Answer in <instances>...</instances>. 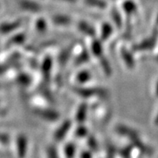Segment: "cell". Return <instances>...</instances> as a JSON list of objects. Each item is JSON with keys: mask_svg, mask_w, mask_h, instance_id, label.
<instances>
[{"mask_svg": "<svg viewBox=\"0 0 158 158\" xmlns=\"http://www.w3.org/2000/svg\"><path fill=\"white\" fill-rule=\"evenodd\" d=\"M122 57H123V60H124L127 64V66L128 67H133L134 66V60L132 59V56L130 55L128 52L127 51H123L122 52Z\"/></svg>", "mask_w": 158, "mask_h": 158, "instance_id": "cell-15", "label": "cell"}, {"mask_svg": "<svg viewBox=\"0 0 158 158\" xmlns=\"http://www.w3.org/2000/svg\"><path fill=\"white\" fill-rule=\"evenodd\" d=\"M155 42H156L155 37L149 38V39H147L145 40H143L141 44H139L138 48H139L142 50H146L147 48H152V47L155 45Z\"/></svg>", "mask_w": 158, "mask_h": 158, "instance_id": "cell-12", "label": "cell"}, {"mask_svg": "<svg viewBox=\"0 0 158 158\" xmlns=\"http://www.w3.org/2000/svg\"><path fill=\"white\" fill-rule=\"evenodd\" d=\"M112 32V27L109 23H105L102 25V30H101V38L102 40H106L110 36Z\"/></svg>", "mask_w": 158, "mask_h": 158, "instance_id": "cell-10", "label": "cell"}, {"mask_svg": "<svg viewBox=\"0 0 158 158\" xmlns=\"http://www.w3.org/2000/svg\"><path fill=\"white\" fill-rule=\"evenodd\" d=\"M71 127V122L68 119V120L63 122L62 124L60 125V127H59L57 130L55 132L54 137L56 139V140L59 141V140H61L64 137V135H66V133L69 131V128Z\"/></svg>", "mask_w": 158, "mask_h": 158, "instance_id": "cell-3", "label": "cell"}, {"mask_svg": "<svg viewBox=\"0 0 158 158\" xmlns=\"http://www.w3.org/2000/svg\"><path fill=\"white\" fill-rule=\"evenodd\" d=\"M90 77H91V76H90L89 72L84 70L80 72L77 75L76 79H77V82H79V83H84V82H87L89 79H90Z\"/></svg>", "mask_w": 158, "mask_h": 158, "instance_id": "cell-11", "label": "cell"}, {"mask_svg": "<svg viewBox=\"0 0 158 158\" xmlns=\"http://www.w3.org/2000/svg\"><path fill=\"white\" fill-rule=\"evenodd\" d=\"M52 22L56 26H69L72 22V19L68 15H56L52 17Z\"/></svg>", "mask_w": 158, "mask_h": 158, "instance_id": "cell-5", "label": "cell"}, {"mask_svg": "<svg viewBox=\"0 0 158 158\" xmlns=\"http://www.w3.org/2000/svg\"><path fill=\"white\" fill-rule=\"evenodd\" d=\"M114 11H113V16L114 17V23H116L117 25L118 26V24L120 25L121 24V19L119 18V15H118V13L117 12L116 10H114Z\"/></svg>", "mask_w": 158, "mask_h": 158, "instance_id": "cell-22", "label": "cell"}, {"mask_svg": "<svg viewBox=\"0 0 158 158\" xmlns=\"http://www.w3.org/2000/svg\"><path fill=\"white\" fill-rule=\"evenodd\" d=\"M102 68L103 69L104 73L107 74V76H110V74L111 73V69H110V64H109L108 61L106 59L102 60Z\"/></svg>", "mask_w": 158, "mask_h": 158, "instance_id": "cell-18", "label": "cell"}, {"mask_svg": "<svg viewBox=\"0 0 158 158\" xmlns=\"http://www.w3.org/2000/svg\"><path fill=\"white\" fill-rule=\"evenodd\" d=\"M60 1H63V2H75L77 0H60Z\"/></svg>", "mask_w": 158, "mask_h": 158, "instance_id": "cell-25", "label": "cell"}, {"mask_svg": "<svg viewBox=\"0 0 158 158\" xmlns=\"http://www.w3.org/2000/svg\"><path fill=\"white\" fill-rule=\"evenodd\" d=\"M18 4L21 9L29 11V12L36 13L41 10L40 5L31 0H19Z\"/></svg>", "mask_w": 158, "mask_h": 158, "instance_id": "cell-1", "label": "cell"}, {"mask_svg": "<svg viewBox=\"0 0 158 158\" xmlns=\"http://www.w3.org/2000/svg\"><path fill=\"white\" fill-rule=\"evenodd\" d=\"M27 139L24 135H19L17 138V152L20 157H23L27 151Z\"/></svg>", "mask_w": 158, "mask_h": 158, "instance_id": "cell-6", "label": "cell"}, {"mask_svg": "<svg viewBox=\"0 0 158 158\" xmlns=\"http://www.w3.org/2000/svg\"><path fill=\"white\" fill-rule=\"evenodd\" d=\"M156 61H157V62H158V56H156Z\"/></svg>", "mask_w": 158, "mask_h": 158, "instance_id": "cell-27", "label": "cell"}, {"mask_svg": "<svg viewBox=\"0 0 158 158\" xmlns=\"http://www.w3.org/2000/svg\"><path fill=\"white\" fill-rule=\"evenodd\" d=\"M155 123H156V124H158V114H156V118H155Z\"/></svg>", "mask_w": 158, "mask_h": 158, "instance_id": "cell-26", "label": "cell"}, {"mask_svg": "<svg viewBox=\"0 0 158 158\" xmlns=\"http://www.w3.org/2000/svg\"><path fill=\"white\" fill-rule=\"evenodd\" d=\"M20 22L19 21H14V22H10V23H2L0 25V32L3 34L10 33L11 31H15L18 27L20 26Z\"/></svg>", "mask_w": 158, "mask_h": 158, "instance_id": "cell-7", "label": "cell"}, {"mask_svg": "<svg viewBox=\"0 0 158 158\" xmlns=\"http://www.w3.org/2000/svg\"><path fill=\"white\" fill-rule=\"evenodd\" d=\"M65 153L68 156V157H71L74 154V145L72 144H69L67 145L66 148H65Z\"/></svg>", "mask_w": 158, "mask_h": 158, "instance_id": "cell-20", "label": "cell"}, {"mask_svg": "<svg viewBox=\"0 0 158 158\" xmlns=\"http://www.w3.org/2000/svg\"><path fill=\"white\" fill-rule=\"evenodd\" d=\"M91 51L93 52V54L95 56H100V55L102 54V48L101 42L100 41H95L92 44L91 46Z\"/></svg>", "mask_w": 158, "mask_h": 158, "instance_id": "cell-13", "label": "cell"}, {"mask_svg": "<svg viewBox=\"0 0 158 158\" xmlns=\"http://www.w3.org/2000/svg\"><path fill=\"white\" fill-rule=\"evenodd\" d=\"M155 94H156V96L158 97V81L156 85V88H155Z\"/></svg>", "mask_w": 158, "mask_h": 158, "instance_id": "cell-24", "label": "cell"}, {"mask_svg": "<svg viewBox=\"0 0 158 158\" xmlns=\"http://www.w3.org/2000/svg\"><path fill=\"white\" fill-rule=\"evenodd\" d=\"M86 115H87V105H85V103L81 104V106H79L76 112V120L78 123H83L86 118Z\"/></svg>", "mask_w": 158, "mask_h": 158, "instance_id": "cell-9", "label": "cell"}, {"mask_svg": "<svg viewBox=\"0 0 158 158\" xmlns=\"http://www.w3.org/2000/svg\"><path fill=\"white\" fill-rule=\"evenodd\" d=\"M77 92L79 94V95L85 97V98H86V97H90L92 95H95V94L104 96L106 95V91L102 89H78Z\"/></svg>", "mask_w": 158, "mask_h": 158, "instance_id": "cell-4", "label": "cell"}, {"mask_svg": "<svg viewBox=\"0 0 158 158\" xmlns=\"http://www.w3.org/2000/svg\"><path fill=\"white\" fill-rule=\"evenodd\" d=\"M48 156H50V158H58L57 157V154H56V151L55 148L50 147L48 149Z\"/></svg>", "mask_w": 158, "mask_h": 158, "instance_id": "cell-21", "label": "cell"}, {"mask_svg": "<svg viewBox=\"0 0 158 158\" xmlns=\"http://www.w3.org/2000/svg\"><path fill=\"white\" fill-rule=\"evenodd\" d=\"M36 24H35V27L36 30L40 32H44L47 29V23H46L45 20L44 19H40L36 21Z\"/></svg>", "mask_w": 158, "mask_h": 158, "instance_id": "cell-16", "label": "cell"}, {"mask_svg": "<svg viewBox=\"0 0 158 158\" xmlns=\"http://www.w3.org/2000/svg\"><path fill=\"white\" fill-rule=\"evenodd\" d=\"M35 113L36 115L40 117V118L45 119L47 121H56V119H58L60 115L56 111L52 110H43V109H38V110H35Z\"/></svg>", "mask_w": 158, "mask_h": 158, "instance_id": "cell-2", "label": "cell"}, {"mask_svg": "<svg viewBox=\"0 0 158 158\" xmlns=\"http://www.w3.org/2000/svg\"><path fill=\"white\" fill-rule=\"evenodd\" d=\"M156 21H157V23H158V16H157V19H156Z\"/></svg>", "mask_w": 158, "mask_h": 158, "instance_id": "cell-28", "label": "cell"}, {"mask_svg": "<svg viewBox=\"0 0 158 158\" xmlns=\"http://www.w3.org/2000/svg\"><path fill=\"white\" fill-rule=\"evenodd\" d=\"M77 28L80 31L85 35H89V36H94L95 35V31H94V27L90 26L88 23L85 21H80L77 23Z\"/></svg>", "mask_w": 158, "mask_h": 158, "instance_id": "cell-8", "label": "cell"}, {"mask_svg": "<svg viewBox=\"0 0 158 158\" xmlns=\"http://www.w3.org/2000/svg\"><path fill=\"white\" fill-rule=\"evenodd\" d=\"M25 35L23 34H19L16 35V37H14L11 39L10 41V44H21L22 42L24 41Z\"/></svg>", "mask_w": 158, "mask_h": 158, "instance_id": "cell-19", "label": "cell"}, {"mask_svg": "<svg viewBox=\"0 0 158 158\" xmlns=\"http://www.w3.org/2000/svg\"><path fill=\"white\" fill-rule=\"evenodd\" d=\"M123 8H124V10H126L127 13H131L132 14L135 10V5L134 2H131V1H127L123 5Z\"/></svg>", "mask_w": 158, "mask_h": 158, "instance_id": "cell-17", "label": "cell"}, {"mask_svg": "<svg viewBox=\"0 0 158 158\" xmlns=\"http://www.w3.org/2000/svg\"><path fill=\"white\" fill-rule=\"evenodd\" d=\"M85 2L89 6H95L98 8H104L106 6V2L103 0H85Z\"/></svg>", "mask_w": 158, "mask_h": 158, "instance_id": "cell-14", "label": "cell"}, {"mask_svg": "<svg viewBox=\"0 0 158 158\" xmlns=\"http://www.w3.org/2000/svg\"><path fill=\"white\" fill-rule=\"evenodd\" d=\"M76 133H77V135H78V136H82L83 135H85V134L87 133V129L84 128L83 127H79L78 130H77V131H76Z\"/></svg>", "mask_w": 158, "mask_h": 158, "instance_id": "cell-23", "label": "cell"}]
</instances>
